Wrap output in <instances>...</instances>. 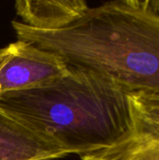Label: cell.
Returning <instances> with one entry per match:
<instances>
[{
	"mask_svg": "<svg viewBox=\"0 0 159 160\" xmlns=\"http://www.w3.org/2000/svg\"><path fill=\"white\" fill-rule=\"evenodd\" d=\"M11 24L18 39L55 53L68 67L104 76L128 92L159 94V1L106 2L55 31Z\"/></svg>",
	"mask_w": 159,
	"mask_h": 160,
	"instance_id": "6da1fadb",
	"label": "cell"
},
{
	"mask_svg": "<svg viewBox=\"0 0 159 160\" xmlns=\"http://www.w3.org/2000/svg\"><path fill=\"white\" fill-rule=\"evenodd\" d=\"M130 92L92 71L68 67L55 81L0 97V108L58 143L67 155L114 143L129 121Z\"/></svg>",
	"mask_w": 159,
	"mask_h": 160,
	"instance_id": "7a4b0ae2",
	"label": "cell"
},
{
	"mask_svg": "<svg viewBox=\"0 0 159 160\" xmlns=\"http://www.w3.org/2000/svg\"><path fill=\"white\" fill-rule=\"evenodd\" d=\"M126 132L112 145L82 160H159V94L130 92Z\"/></svg>",
	"mask_w": 159,
	"mask_h": 160,
	"instance_id": "3957f363",
	"label": "cell"
},
{
	"mask_svg": "<svg viewBox=\"0 0 159 160\" xmlns=\"http://www.w3.org/2000/svg\"><path fill=\"white\" fill-rule=\"evenodd\" d=\"M67 70L60 56L18 39L0 49V97L46 85Z\"/></svg>",
	"mask_w": 159,
	"mask_h": 160,
	"instance_id": "277c9868",
	"label": "cell"
},
{
	"mask_svg": "<svg viewBox=\"0 0 159 160\" xmlns=\"http://www.w3.org/2000/svg\"><path fill=\"white\" fill-rule=\"evenodd\" d=\"M67 156L51 138L0 108V160H54Z\"/></svg>",
	"mask_w": 159,
	"mask_h": 160,
	"instance_id": "5b68a950",
	"label": "cell"
},
{
	"mask_svg": "<svg viewBox=\"0 0 159 160\" xmlns=\"http://www.w3.org/2000/svg\"><path fill=\"white\" fill-rule=\"evenodd\" d=\"M89 8L84 0H18L17 14L22 23L35 29L55 31L80 19Z\"/></svg>",
	"mask_w": 159,
	"mask_h": 160,
	"instance_id": "8992f818",
	"label": "cell"
}]
</instances>
